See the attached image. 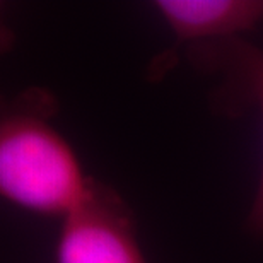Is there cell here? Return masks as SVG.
Wrapping results in <instances>:
<instances>
[{
  "instance_id": "cell-1",
  "label": "cell",
  "mask_w": 263,
  "mask_h": 263,
  "mask_svg": "<svg viewBox=\"0 0 263 263\" xmlns=\"http://www.w3.org/2000/svg\"><path fill=\"white\" fill-rule=\"evenodd\" d=\"M57 111L45 87L0 92V200L62 220L87 202L96 180L55 125Z\"/></svg>"
},
{
  "instance_id": "cell-2",
  "label": "cell",
  "mask_w": 263,
  "mask_h": 263,
  "mask_svg": "<svg viewBox=\"0 0 263 263\" xmlns=\"http://www.w3.org/2000/svg\"><path fill=\"white\" fill-rule=\"evenodd\" d=\"M55 263H149L130 209L113 188L96 181L87 202L60 220Z\"/></svg>"
},
{
  "instance_id": "cell-3",
  "label": "cell",
  "mask_w": 263,
  "mask_h": 263,
  "mask_svg": "<svg viewBox=\"0 0 263 263\" xmlns=\"http://www.w3.org/2000/svg\"><path fill=\"white\" fill-rule=\"evenodd\" d=\"M156 12L175 34V46L156 60L151 76L166 73L173 51L185 43L234 40L263 21V0H157Z\"/></svg>"
},
{
  "instance_id": "cell-4",
  "label": "cell",
  "mask_w": 263,
  "mask_h": 263,
  "mask_svg": "<svg viewBox=\"0 0 263 263\" xmlns=\"http://www.w3.org/2000/svg\"><path fill=\"white\" fill-rule=\"evenodd\" d=\"M224 60L233 67L234 73L243 84V89L248 91L251 99L260 108L263 122V50L243 40H228L222 45ZM251 229L263 234V170L258 192L250 212Z\"/></svg>"
},
{
  "instance_id": "cell-5",
  "label": "cell",
  "mask_w": 263,
  "mask_h": 263,
  "mask_svg": "<svg viewBox=\"0 0 263 263\" xmlns=\"http://www.w3.org/2000/svg\"><path fill=\"white\" fill-rule=\"evenodd\" d=\"M14 46V31L9 28V24L5 23L4 7L0 4V53L12 50Z\"/></svg>"
}]
</instances>
